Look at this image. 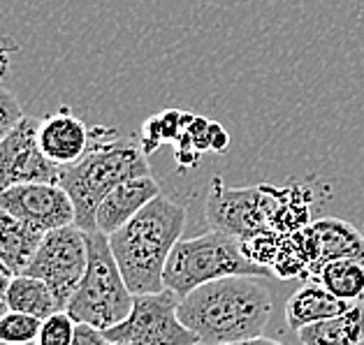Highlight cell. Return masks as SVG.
Masks as SVG:
<instances>
[{"label":"cell","mask_w":364,"mask_h":345,"mask_svg":"<svg viewBox=\"0 0 364 345\" xmlns=\"http://www.w3.org/2000/svg\"><path fill=\"white\" fill-rule=\"evenodd\" d=\"M272 311V292L257 276H228L204 283L179 302V320L202 345L262 336Z\"/></svg>","instance_id":"obj_1"},{"label":"cell","mask_w":364,"mask_h":345,"mask_svg":"<svg viewBox=\"0 0 364 345\" xmlns=\"http://www.w3.org/2000/svg\"><path fill=\"white\" fill-rule=\"evenodd\" d=\"M186 227V209L174 199L158 195L109 234V246L132 295L165 290V264Z\"/></svg>","instance_id":"obj_2"},{"label":"cell","mask_w":364,"mask_h":345,"mask_svg":"<svg viewBox=\"0 0 364 345\" xmlns=\"http://www.w3.org/2000/svg\"><path fill=\"white\" fill-rule=\"evenodd\" d=\"M146 153L137 139L119 137L107 128H91V144L75 165L63 167L60 185L75 204V225L95 229V214L102 199L119 183L151 174Z\"/></svg>","instance_id":"obj_3"},{"label":"cell","mask_w":364,"mask_h":345,"mask_svg":"<svg viewBox=\"0 0 364 345\" xmlns=\"http://www.w3.org/2000/svg\"><path fill=\"white\" fill-rule=\"evenodd\" d=\"M306 202L292 197V190H277L269 185L237 190L214 179L207 199V218L214 229L242 241L267 232L292 234L309 225Z\"/></svg>","instance_id":"obj_4"},{"label":"cell","mask_w":364,"mask_h":345,"mask_svg":"<svg viewBox=\"0 0 364 345\" xmlns=\"http://www.w3.org/2000/svg\"><path fill=\"white\" fill-rule=\"evenodd\" d=\"M228 276H274L267 267L255 264L244 251V241L220 229L179 239L165 264V288L181 299L204 283Z\"/></svg>","instance_id":"obj_5"},{"label":"cell","mask_w":364,"mask_h":345,"mask_svg":"<svg viewBox=\"0 0 364 345\" xmlns=\"http://www.w3.org/2000/svg\"><path fill=\"white\" fill-rule=\"evenodd\" d=\"M88 243V264L82 283L77 285L73 299L65 311L73 315L75 322H88L97 329L123 322L132 311V299L126 278L114 258L109 236L97 232H86Z\"/></svg>","instance_id":"obj_6"},{"label":"cell","mask_w":364,"mask_h":345,"mask_svg":"<svg viewBox=\"0 0 364 345\" xmlns=\"http://www.w3.org/2000/svg\"><path fill=\"white\" fill-rule=\"evenodd\" d=\"M181 297L172 290L135 295L132 311L123 322L105 329L112 343L139 345H200V339L179 320Z\"/></svg>","instance_id":"obj_7"},{"label":"cell","mask_w":364,"mask_h":345,"mask_svg":"<svg viewBox=\"0 0 364 345\" xmlns=\"http://www.w3.org/2000/svg\"><path fill=\"white\" fill-rule=\"evenodd\" d=\"M88 264V243L86 232L79 225H65L49 229L44 234L38 253L23 273L44 280L54 290L56 299L68 308L77 285L82 283Z\"/></svg>","instance_id":"obj_8"},{"label":"cell","mask_w":364,"mask_h":345,"mask_svg":"<svg viewBox=\"0 0 364 345\" xmlns=\"http://www.w3.org/2000/svg\"><path fill=\"white\" fill-rule=\"evenodd\" d=\"M38 135L40 119L23 116L0 141V188L16 183H60L63 167L44 155Z\"/></svg>","instance_id":"obj_9"},{"label":"cell","mask_w":364,"mask_h":345,"mask_svg":"<svg viewBox=\"0 0 364 345\" xmlns=\"http://www.w3.org/2000/svg\"><path fill=\"white\" fill-rule=\"evenodd\" d=\"M0 209L44 232L75 223V204L60 183H16L0 188Z\"/></svg>","instance_id":"obj_10"},{"label":"cell","mask_w":364,"mask_h":345,"mask_svg":"<svg viewBox=\"0 0 364 345\" xmlns=\"http://www.w3.org/2000/svg\"><path fill=\"white\" fill-rule=\"evenodd\" d=\"M299 243L309 260V276L334 260L364 264V234L343 218H321L299 229Z\"/></svg>","instance_id":"obj_11"},{"label":"cell","mask_w":364,"mask_h":345,"mask_svg":"<svg viewBox=\"0 0 364 345\" xmlns=\"http://www.w3.org/2000/svg\"><path fill=\"white\" fill-rule=\"evenodd\" d=\"M40 146L44 155L58 167L75 165L91 144V128L68 107L40 121Z\"/></svg>","instance_id":"obj_12"},{"label":"cell","mask_w":364,"mask_h":345,"mask_svg":"<svg viewBox=\"0 0 364 345\" xmlns=\"http://www.w3.org/2000/svg\"><path fill=\"white\" fill-rule=\"evenodd\" d=\"M161 195V185L151 174L135 176L119 183L107 197L102 199V204L97 207L95 214V229L102 234H114L128 223L132 216H137L141 209L154 197Z\"/></svg>","instance_id":"obj_13"},{"label":"cell","mask_w":364,"mask_h":345,"mask_svg":"<svg viewBox=\"0 0 364 345\" xmlns=\"http://www.w3.org/2000/svg\"><path fill=\"white\" fill-rule=\"evenodd\" d=\"M350 306L355 304L334 297L321 280L309 278L297 292H292V297L286 302V322L290 329L299 332L314 322H323L327 317L341 315Z\"/></svg>","instance_id":"obj_14"},{"label":"cell","mask_w":364,"mask_h":345,"mask_svg":"<svg viewBox=\"0 0 364 345\" xmlns=\"http://www.w3.org/2000/svg\"><path fill=\"white\" fill-rule=\"evenodd\" d=\"M44 234H47L44 229L0 209V260L5 262V267L12 276L28 269Z\"/></svg>","instance_id":"obj_15"},{"label":"cell","mask_w":364,"mask_h":345,"mask_svg":"<svg viewBox=\"0 0 364 345\" xmlns=\"http://www.w3.org/2000/svg\"><path fill=\"white\" fill-rule=\"evenodd\" d=\"M301 345H362L364 343V304L323 322H314L297 332Z\"/></svg>","instance_id":"obj_16"},{"label":"cell","mask_w":364,"mask_h":345,"mask_svg":"<svg viewBox=\"0 0 364 345\" xmlns=\"http://www.w3.org/2000/svg\"><path fill=\"white\" fill-rule=\"evenodd\" d=\"M7 308L10 311L28 313L38 320L63 311V306L56 299L54 290L47 283L28 276V273H16L10 278V288H7Z\"/></svg>","instance_id":"obj_17"},{"label":"cell","mask_w":364,"mask_h":345,"mask_svg":"<svg viewBox=\"0 0 364 345\" xmlns=\"http://www.w3.org/2000/svg\"><path fill=\"white\" fill-rule=\"evenodd\" d=\"M332 292L334 297L348 304L364 302V264L355 260H334L318 269L314 276Z\"/></svg>","instance_id":"obj_18"},{"label":"cell","mask_w":364,"mask_h":345,"mask_svg":"<svg viewBox=\"0 0 364 345\" xmlns=\"http://www.w3.org/2000/svg\"><path fill=\"white\" fill-rule=\"evenodd\" d=\"M191 119L193 114H183L176 109H167L163 114H158V116H151L144 123V128H141V137H139V144L144 148V153L151 155L163 141L179 139V135L186 130Z\"/></svg>","instance_id":"obj_19"},{"label":"cell","mask_w":364,"mask_h":345,"mask_svg":"<svg viewBox=\"0 0 364 345\" xmlns=\"http://www.w3.org/2000/svg\"><path fill=\"white\" fill-rule=\"evenodd\" d=\"M42 320L28 313L5 311L0 315V343L3 345H28L40 336Z\"/></svg>","instance_id":"obj_20"},{"label":"cell","mask_w":364,"mask_h":345,"mask_svg":"<svg viewBox=\"0 0 364 345\" xmlns=\"http://www.w3.org/2000/svg\"><path fill=\"white\" fill-rule=\"evenodd\" d=\"M77 322L68 311H58L54 315L44 317L38 336V345H73Z\"/></svg>","instance_id":"obj_21"},{"label":"cell","mask_w":364,"mask_h":345,"mask_svg":"<svg viewBox=\"0 0 364 345\" xmlns=\"http://www.w3.org/2000/svg\"><path fill=\"white\" fill-rule=\"evenodd\" d=\"M26 116L19 100L14 97V93H10L7 88L0 86V141H3L10 132L14 130V126Z\"/></svg>","instance_id":"obj_22"},{"label":"cell","mask_w":364,"mask_h":345,"mask_svg":"<svg viewBox=\"0 0 364 345\" xmlns=\"http://www.w3.org/2000/svg\"><path fill=\"white\" fill-rule=\"evenodd\" d=\"M73 345H114V343L107 339V334L102 329H97V327L88 322H77Z\"/></svg>","instance_id":"obj_23"},{"label":"cell","mask_w":364,"mask_h":345,"mask_svg":"<svg viewBox=\"0 0 364 345\" xmlns=\"http://www.w3.org/2000/svg\"><path fill=\"white\" fill-rule=\"evenodd\" d=\"M14 51H19V44H16L12 38L0 35V84L5 82L7 72H10V56Z\"/></svg>","instance_id":"obj_24"},{"label":"cell","mask_w":364,"mask_h":345,"mask_svg":"<svg viewBox=\"0 0 364 345\" xmlns=\"http://www.w3.org/2000/svg\"><path fill=\"white\" fill-rule=\"evenodd\" d=\"M228 132L218 126V123H211V151H218V153H223L225 148H228Z\"/></svg>","instance_id":"obj_25"},{"label":"cell","mask_w":364,"mask_h":345,"mask_svg":"<svg viewBox=\"0 0 364 345\" xmlns=\"http://www.w3.org/2000/svg\"><path fill=\"white\" fill-rule=\"evenodd\" d=\"M10 273L7 271H0V315H3L5 311H10L7 308V288H10Z\"/></svg>","instance_id":"obj_26"},{"label":"cell","mask_w":364,"mask_h":345,"mask_svg":"<svg viewBox=\"0 0 364 345\" xmlns=\"http://www.w3.org/2000/svg\"><path fill=\"white\" fill-rule=\"evenodd\" d=\"M223 345H283L274 339H264V336H255V339H246V341H235V343H223Z\"/></svg>","instance_id":"obj_27"},{"label":"cell","mask_w":364,"mask_h":345,"mask_svg":"<svg viewBox=\"0 0 364 345\" xmlns=\"http://www.w3.org/2000/svg\"><path fill=\"white\" fill-rule=\"evenodd\" d=\"M0 271H7V267H5V262H3V260H0ZM7 273H10V271H7ZM10 276H12V273H10Z\"/></svg>","instance_id":"obj_28"},{"label":"cell","mask_w":364,"mask_h":345,"mask_svg":"<svg viewBox=\"0 0 364 345\" xmlns=\"http://www.w3.org/2000/svg\"><path fill=\"white\" fill-rule=\"evenodd\" d=\"M114 345H139V343H114Z\"/></svg>","instance_id":"obj_29"}]
</instances>
